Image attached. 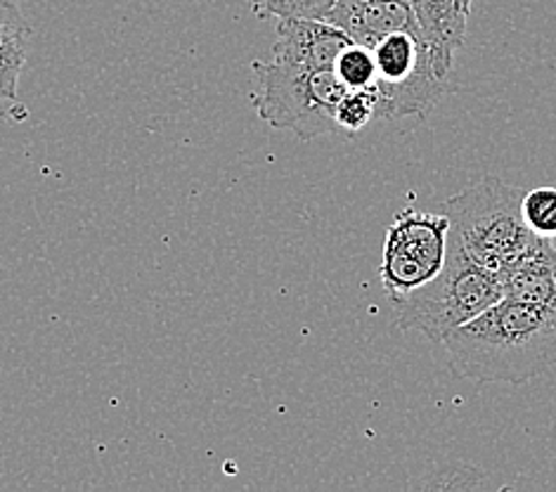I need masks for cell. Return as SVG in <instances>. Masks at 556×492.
Returning <instances> with one entry per match:
<instances>
[{"mask_svg":"<svg viewBox=\"0 0 556 492\" xmlns=\"http://www.w3.org/2000/svg\"><path fill=\"white\" fill-rule=\"evenodd\" d=\"M377 58V118L424 116L453 88L450 78L439 74L429 48L413 31L383 36L375 46Z\"/></svg>","mask_w":556,"mask_h":492,"instance_id":"obj_5","label":"cell"},{"mask_svg":"<svg viewBox=\"0 0 556 492\" xmlns=\"http://www.w3.org/2000/svg\"><path fill=\"white\" fill-rule=\"evenodd\" d=\"M505 297L556 311V237H538L535 244L502 275Z\"/></svg>","mask_w":556,"mask_h":492,"instance_id":"obj_10","label":"cell"},{"mask_svg":"<svg viewBox=\"0 0 556 492\" xmlns=\"http://www.w3.org/2000/svg\"><path fill=\"white\" fill-rule=\"evenodd\" d=\"M337 0H256L261 17L277 20H327Z\"/></svg>","mask_w":556,"mask_h":492,"instance_id":"obj_15","label":"cell"},{"mask_svg":"<svg viewBox=\"0 0 556 492\" xmlns=\"http://www.w3.org/2000/svg\"><path fill=\"white\" fill-rule=\"evenodd\" d=\"M450 220L439 211L405 209L389 225L381 254V285L395 301L441 273L447 256Z\"/></svg>","mask_w":556,"mask_h":492,"instance_id":"obj_6","label":"cell"},{"mask_svg":"<svg viewBox=\"0 0 556 492\" xmlns=\"http://www.w3.org/2000/svg\"><path fill=\"white\" fill-rule=\"evenodd\" d=\"M351 38L327 20H280L273 58L311 66V70H334L339 52Z\"/></svg>","mask_w":556,"mask_h":492,"instance_id":"obj_9","label":"cell"},{"mask_svg":"<svg viewBox=\"0 0 556 492\" xmlns=\"http://www.w3.org/2000/svg\"><path fill=\"white\" fill-rule=\"evenodd\" d=\"M521 214L535 237H556V188H535L523 194Z\"/></svg>","mask_w":556,"mask_h":492,"instance_id":"obj_14","label":"cell"},{"mask_svg":"<svg viewBox=\"0 0 556 492\" xmlns=\"http://www.w3.org/2000/svg\"><path fill=\"white\" fill-rule=\"evenodd\" d=\"M254 3H256V0H254Z\"/></svg>","mask_w":556,"mask_h":492,"instance_id":"obj_16","label":"cell"},{"mask_svg":"<svg viewBox=\"0 0 556 492\" xmlns=\"http://www.w3.org/2000/svg\"><path fill=\"white\" fill-rule=\"evenodd\" d=\"M327 22L339 26L353 43L369 48L395 31L419 34L409 0H337Z\"/></svg>","mask_w":556,"mask_h":492,"instance_id":"obj_7","label":"cell"},{"mask_svg":"<svg viewBox=\"0 0 556 492\" xmlns=\"http://www.w3.org/2000/svg\"><path fill=\"white\" fill-rule=\"evenodd\" d=\"M459 379L526 383L556 361V311L502 297L443 341Z\"/></svg>","mask_w":556,"mask_h":492,"instance_id":"obj_1","label":"cell"},{"mask_svg":"<svg viewBox=\"0 0 556 492\" xmlns=\"http://www.w3.org/2000/svg\"><path fill=\"white\" fill-rule=\"evenodd\" d=\"M339 81L349 90H369L377 84V58L375 48L363 43H349L339 52L334 62Z\"/></svg>","mask_w":556,"mask_h":492,"instance_id":"obj_12","label":"cell"},{"mask_svg":"<svg viewBox=\"0 0 556 492\" xmlns=\"http://www.w3.org/2000/svg\"><path fill=\"white\" fill-rule=\"evenodd\" d=\"M254 70L258 76L254 104L263 122L303 140L339 130L337 108L349 88L334 70H311L275 58L256 62Z\"/></svg>","mask_w":556,"mask_h":492,"instance_id":"obj_4","label":"cell"},{"mask_svg":"<svg viewBox=\"0 0 556 492\" xmlns=\"http://www.w3.org/2000/svg\"><path fill=\"white\" fill-rule=\"evenodd\" d=\"M502 297V277L476 265L450 235L441 273L391 303L401 329L419 331L429 341L443 343L455 329L471 323Z\"/></svg>","mask_w":556,"mask_h":492,"instance_id":"obj_3","label":"cell"},{"mask_svg":"<svg viewBox=\"0 0 556 492\" xmlns=\"http://www.w3.org/2000/svg\"><path fill=\"white\" fill-rule=\"evenodd\" d=\"M523 192L495 176H485L441 206L465 254L481 268L505 275L528 249L535 235L521 214Z\"/></svg>","mask_w":556,"mask_h":492,"instance_id":"obj_2","label":"cell"},{"mask_svg":"<svg viewBox=\"0 0 556 492\" xmlns=\"http://www.w3.org/2000/svg\"><path fill=\"white\" fill-rule=\"evenodd\" d=\"M377 118L375 90H349L337 108V128L346 136H355Z\"/></svg>","mask_w":556,"mask_h":492,"instance_id":"obj_13","label":"cell"},{"mask_svg":"<svg viewBox=\"0 0 556 492\" xmlns=\"http://www.w3.org/2000/svg\"><path fill=\"white\" fill-rule=\"evenodd\" d=\"M29 26L15 0H0V100H15Z\"/></svg>","mask_w":556,"mask_h":492,"instance_id":"obj_11","label":"cell"},{"mask_svg":"<svg viewBox=\"0 0 556 492\" xmlns=\"http://www.w3.org/2000/svg\"><path fill=\"white\" fill-rule=\"evenodd\" d=\"M417 29L439 74H453L457 50L465 46L473 0H409Z\"/></svg>","mask_w":556,"mask_h":492,"instance_id":"obj_8","label":"cell"}]
</instances>
